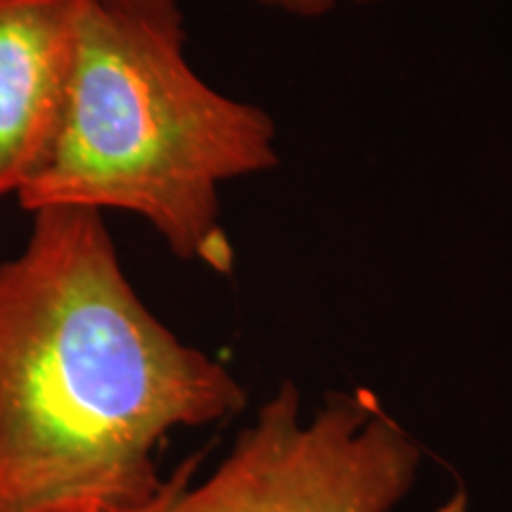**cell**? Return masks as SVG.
I'll list each match as a JSON object with an SVG mask.
<instances>
[{"instance_id": "6da1fadb", "label": "cell", "mask_w": 512, "mask_h": 512, "mask_svg": "<svg viewBox=\"0 0 512 512\" xmlns=\"http://www.w3.org/2000/svg\"><path fill=\"white\" fill-rule=\"evenodd\" d=\"M245 389L143 304L100 211L41 209L0 264V512H138L176 427Z\"/></svg>"}, {"instance_id": "7a4b0ae2", "label": "cell", "mask_w": 512, "mask_h": 512, "mask_svg": "<svg viewBox=\"0 0 512 512\" xmlns=\"http://www.w3.org/2000/svg\"><path fill=\"white\" fill-rule=\"evenodd\" d=\"M278 128L185 55L178 0H79L67 102L22 209L128 211L169 252L230 275L221 188L278 166Z\"/></svg>"}, {"instance_id": "3957f363", "label": "cell", "mask_w": 512, "mask_h": 512, "mask_svg": "<svg viewBox=\"0 0 512 512\" xmlns=\"http://www.w3.org/2000/svg\"><path fill=\"white\" fill-rule=\"evenodd\" d=\"M420 448L368 389L302 420L292 382L256 413L207 482L185 463L138 512H389L411 489Z\"/></svg>"}, {"instance_id": "277c9868", "label": "cell", "mask_w": 512, "mask_h": 512, "mask_svg": "<svg viewBox=\"0 0 512 512\" xmlns=\"http://www.w3.org/2000/svg\"><path fill=\"white\" fill-rule=\"evenodd\" d=\"M79 0H0V197L29 183L60 126Z\"/></svg>"}, {"instance_id": "5b68a950", "label": "cell", "mask_w": 512, "mask_h": 512, "mask_svg": "<svg viewBox=\"0 0 512 512\" xmlns=\"http://www.w3.org/2000/svg\"><path fill=\"white\" fill-rule=\"evenodd\" d=\"M247 3L259 5V8L283 12V15L299 17V19H316L332 15L339 8H347V5H377L387 3V0H247Z\"/></svg>"}]
</instances>
